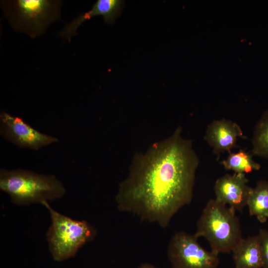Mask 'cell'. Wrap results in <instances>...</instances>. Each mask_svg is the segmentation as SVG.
Returning a JSON list of instances; mask_svg holds the SVG:
<instances>
[{"mask_svg":"<svg viewBox=\"0 0 268 268\" xmlns=\"http://www.w3.org/2000/svg\"><path fill=\"white\" fill-rule=\"evenodd\" d=\"M195 234L184 231L174 234L167 248L172 268H217L218 254L204 249Z\"/></svg>","mask_w":268,"mask_h":268,"instance_id":"5","label":"cell"},{"mask_svg":"<svg viewBox=\"0 0 268 268\" xmlns=\"http://www.w3.org/2000/svg\"><path fill=\"white\" fill-rule=\"evenodd\" d=\"M0 122L1 135L19 147L37 150L58 141L56 137L33 128L22 119L6 112L1 113Z\"/></svg>","mask_w":268,"mask_h":268,"instance_id":"7","label":"cell"},{"mask_svg":"<svg viewBox=\"0 0 268 268\" xmlns=\"http://www.w3.org/2000/svg\"><path fill=\"white\" fill-rule=\"evenodd\" d=\"M253 155L268 159V110L256 124L252 139Z\"/></svg>","mask_w":268,"mask_h":268,"instance_id":"14","label":"cell"},{"mask_svg":"<svg viewBox=\"0 0 268 268\" xmlns=\"http://www.w3.org/2000/svg\"><path fill=\"white\" fill-rule=\"evenodd\" d=\"M235 268H263L258 235L243 238L232 252Z\"/></svg>","mask_w":268,"mask_h":268,"instance_id":"11","label":"cell"},{"mask_svg":"<svg viewBox=\"0 0 268 268\" xmlns=\"http://www.w3.org/2000/svg\"><path fill=\"white\" fill-rule=\"evenodd\" d=\"M245 174H225L218 178L214 186L215 200L235 210L247 205L252 188L248 185Z\"/></svg>","mask_w":268,"mask_h":268,"instance_id":"8","label":"cell"},{"mask_svg":"<svg viewBox=\"0 0 268 268\" xmlns=\"http://www.w3.org/2000/svg\"><path fill=\"white\" fill-rule=\"evenodd\" d=\"M124 3L122 0H97L89 11L67 24L61 34L66 38H70L85 20L97 15H102L106 23L112 24L121 15Z\"/></svg>","mask_w":268,"mask_h":268,"instance_id":"10","label":"cell"},{"mask_svg":"<svg viewBox=\"0 0 268 268\" xmlns=\"http://www.w3.org/2000/svg\"><path fill=\"white\" fill-rule=\"evenodd\" d=\"M253 156L252 152L241 149L237 152L229 153L226 159L220 163L227 170H232L236 173H248L261 168V165L253 160Z\"/></svg>","mask_w":268,"mask_h":268,"instance_id":"13","label":"cell"},{"mask_svg":"<svg viewBox=\"0 0 268 268\" xmlns=\"http://www.w3.org/2000/svg\"><path fill=\"white\" fill-rule=\"evenodd\" d=\"M14 21L22 30L37 35L55 18L54 2L46 0L14 1ZM17 26V27H18Z\"/></svg>","mask_w":268,"mask_h":268,"instance_id":"6","label":"cell"},{"mask_svg":"<svg viewBox=\"0 0 268 268\" xmlns=\"http://www.w3.org/2000/svg\"><path fill=\"white\" fill-rule=\"evenodd\" d=\"M263 262V268H268V231L261 229L258 234Z\"/></svg>","mask_w":268,"mask_h":268,"instance_id":"15","label":"cell"},{"mask_svg":"<svg viewBox=\"0 0 268 268\" xmlns=\"http://www.w3.org/2000/svg\"><path fill=\"white\" fill-rule=\"evenodd\" d=\"M0 189L14 203L25 205L62 197L66 190L53 175H42L24 169L0 171Z\"/></svg>","mask_w":268,"mask_h":268,"instance_id":"2","label":"cell"},{"mask_svg":"<svg viewBox=\"0 0 268 268\" xmlns=\"http://www.w3.org/2000/svg\"><path fill=\"white\" fill-rule=\"evenodd\" d=\"M178 127L169 136L136 153L115 197L121 212L167 227L192 200L200 160L191 140Z\"/></svg>","mask_w":268,"mask_h":268,"instance_id":"1","label":"cell"},{"mask_svg":"<svg viewBox=\"0 0 268 268\" xmlns=\"http://www.w3.org/2000/svg\"><path fill=\"white\" fill-rule=\"evenodd\" d=\"M247 206L249 214L261 223L268 219V181L261 180L252 188Z\"/></svg>","mask_w":268,"mask_h":268,"instance_id":"12","label":"cell"},{"mask_svg":"<svg viewBox=\"0 0 268 268\" xmlns=\"http://www.w3.org/2000/svg\"><path fill=\"white\" fill-rule=\"evenodd\" d=\"M235 212L215 199H210L198 219L195 235L204 237L211 250L218 254L232 252L243 238Z\"/></svg>","mask_w":268,"mask_h":268,"instance_id":"3","label":"cell"},{"mask_svg":"<svg viewBox=\"0 0 268 268\" xmlns=\"http://www.w3.org/2000/svg\"><path fill=\"white\" fill-rule=\"evenodd\" d=\"M243 137V131L236 123L225 119L213 121L207 127L204 139L212 148L217 159L220 155L237 147L238 137Z\"/></svg>","mask_w":268,"mask_h":268,"instance_id":"9","label":"cell"},{"mask_svg":"<svg viewBox=\"0 0 268 268\" xmlns=\"http://www.w3.org/2000/svg\"><path fill=\"white\" fill-rule=\"evenodd\" d=\"M137 268H158L151 264L144 263L140 265Z\"/></svg>","mask_w":268,"mask_h":268,"instance_id":"16","label":"cell"},{"mask_svg":"<svg viewBox=\"0 0 268 268\" xmlns=\"http://www.w3.org/2000/svg\"><path fill=\"white\" fill-rule=\"evenodd\" d=\"M42 204L50 214L51 224L46 237L53 259L62 261L74 256L95 237L96 229L85 220H75L53 209L47 201Z\"/></svg>","mask_w":268,"mask_h":268,"instance_id":"4","label":"cell"}]
</instances>
